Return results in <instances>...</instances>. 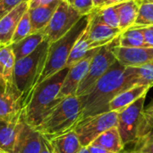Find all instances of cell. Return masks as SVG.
<instances>
[{
  "label": "cell",
  "instance_id": "cell-21",
  "mask_svg": "<svg viewBox=\"0 0 153 153\" xmlns=\"http://www.w3.org/2000/svg\"><path fill=\"white\" fill-rule=\"evenodd\" d=\"M48 141L55 153H78L82 147L74 130Z\"/></svg>",
  "mask_w": 153,
  "mask_h": 153
},
{
  "label": "cell",
  "instance_id": "cell-47",
  "mask_svg": "<svg viewBox=\"0 0 153 153\" xmlns=\"http://www.w3.org/2000/svg\"><path fill=\"white\" fill-rule=\"evenodd\" d=\"M1 1H2V0H0V2H1Z\"/></svg>",
  "mask_w": 153,
  "mask_h": 153
},
{
  "label": "cell",
  "instance_id": "cell-19",
  "mask_svg": "<svg viewBox=\"0 0 153 153\" xmlns=\"http://www.w3.org/2000/svg\"><path fill=\"white\" fill-rule=\"evenodd\" d=\"M60 0H56L50 4L39 6L28 10L31 24V34L44 29L50 22L55 11L56 10Z\"/></svg>",
  "mask_w": 153,
  "mask_h": 153
},
{
  "label": "cell",
  "instance_id": "cell-28",
  "mask_svg": "<svg viewBox=\"0 0 153 153\" xmlns=\"http://www.w3.org/2000/svg\"><path fill=\"white\" fill-rule=\"evenodd\" d=\"M31 34V24L29 12L27 11L19 22L12 39V44L17 43Z\"/></svg>",
  "mask_w": 153,
  "mask_h": 153
},
{
  "label": "cell",
  "instance_id": "cell-7",
  "mask_svg": "<svg viewBox=\"0 0 153 153\" xmlns=\"http://www.w3.org/2000/svg\"><path fill=\"white\" fill-rule=\"evenodd\" d=\"M117 39L118 38L116 39L113 42L101 47L97 54L93 56L88 72L78 87L76 92L77 97L85 94L117 61L112 48L117 43Z\"/></svg>",
  "mask_w": 153,
  "mask_h": 153
},
{
  "label": "cell",
  "instance_id": "cell-5",
  "mask_svg": "<svg viewBox=\"0 0 153 153\" xmlns=\"http://www.w3.org/2000/svg\"><path fill=\"white\" fill-rule=\"evenodd\" d=\"M49 42L44 40L31 54L15 61L13 80L23 100L33 89L45 66Z\"/></svg>",
  "mask_w": 153,
  "mask_h": 153
},
{
  "label": "cell",
  "instance_id": "cell-37",
  "mask_svg": "<svg viewBox=\"0 0 153 153\" xmlns=\"http://www.w3.org/2000/svg\"><path fill=\"white\" fill-rule=\"evenodd\" d=\"M87 147H88V150H89L90 153H114L100 147V146L94 145V144H90Z\"/></svg>",
  "mask_w": 153,
  "mask_h": 153
},
{
  "label": "cell",
  "instance_id": "cell-45",
  "mask_svg": "<svg viewBox=\"0 0 153 153\" xmlns=\"http://www.w3.org/2000/svg\"><path fill=\"white\" fill-rule=\"evenodd\" d=\"M0 153H7V152H4V151L0 150Z\"/></svg>",
  "mask_w": 153,
  "mask_h": 153
},
{
  "label": "cell",
  "instance_id": "cell-44",
  "mask_svg": "<svg viewBox=\"0 0 153 153\" xmlns=\"http://www.w3.org/2000/svg\"><path fill=\"white\" fill-rule=\"evenodd\" d=\"M124 153H140L138 152H135V151H132V152H123Z\"/></svg>",
  "mask_w": 153,
  "mask_h": 153
},
{
  "label": "cell",
  "instance_id": "cell-4",
  "mask_svg": "<svg viewBox=\"0 0 153 153\" xmlns=\"http://www.w3.org/2000/svg\"><path fill=\"white\" fill-rule=\"evenodd\" d=\"M88 22L89 15L82 16L65 35L56 41L49 43L45 66L35 86L66 67L72 48L87 28Z\"/></svg>",
  "mask_w": 153,
  "mask_h": 153
},
{
  "label": "cell",
  "instance_id": "cell-17",
  "mask_svg": "<svg viewBox=\"0 0 153 153\" xmlns=\"http://www.w3.org/2000/svg\"><path fill=\"white\" fill-rule=\"evenodd\" d=\"M25 120L23 116L11 120H0V150L7 153H13L19 133Z\"/></svg>",
  "mask_w": 153,
  "mask_h": 153
},
{
  "label": "cell",
  "instance_id": "cell-10",
  "mask_svg": "<svg viewBox=\"0 0 153 153\" xmlns=\"http://www.w3.org/2000/svg\"><path fill=\"white\" fill-rule=\"evenodd\" d=\"M88 15L89 22L86 30L91 49L101 48L113 42L123 33L120 28H112L101 22L95 9Z\"/></svg>",
  "mask_w": 153,
  "mask_h": 153
},
{
  "label": "cell",
  "instance_id": "cell-2",
  "mask_svg": "<svg viewBox=\"0 0 153 153\" xmlns=\"http://www.w3.org/2000/svg\"><path fill=\"white\" fill-rule=\"evenodd\" d=\"M68 70L69 68L65 67L43 81L24 98L22 116L28 125L36 128L48 111L60 100L58 94Z\"/></svg>",
  "mask_w": 153,
  "mask_h": 153
},
{
  "label": "cell",
  "instance_id": "cell-13",
  "mask_svg": "<svg viewBox=\"0 0 153 153\" xmlns=\"http://www.w3.org/2000/svg\"><path fill=\"white\" fill-rule=\"evenodd\" d=\"M45 138L34 127L24 122L17 137L13 153H40Z\"/></svg>",
  "mask_w": 153,
  "mask_h": 153
},
{
  "label": "cell",
  "instance_id": "cell-41",
  "mask_svg": "<svg viewBox=\"0 0 153 153\" xmlns=\"http://www.w3.org/2000/svg\"><path fill=\"white\" fill-rule=\"evenodd\" d=\"M103 0H93V4L94 8H100L102 5Z\"/></svg>",
  "mask_w": 153,
  "mask_h": 153
},
{
  "label": "cell",
  "instance_id": "cell-31",
  "mask_svg": "<svg viewBox=\"0 0 153 153\" xmlns=\"http://www.w3.org/2000/svg\"><path fill=\"white\" fill-rule=\"evenodd\" d=\"M151 139H153V118L141 131L138 132L137 140L135 143H142Z\"/></svg>",
  "mask_w": 153,
  "mask_h": 153
},
{
  "label": "cell",
  "instance_id": "cell-39",
  "mask_svg": "<svg viewBox=\"0 0 153 153\" xmlns=\"http://www.w3.org/2000/svg\"><path fill=\"white\" fill-rule=\"evenodd\" d=\"M40 153H55L47 139H45V141H44V145H43V148H42Z\"/></svg>",
  "mask_w": 153,
  "mask_h": 153
},
{
  "label": "cell",
  "instance_id": "cell-3",
  "mask_svg": "<svg viewBox=\"0 0 153 153\" xmlns=\"http://www.w3.org/2000/svg\"><path fill=\"white\" fill-rule=\"evenodd\" d=\"M82 117V107L77 96L60 99L45 115L35 128L42 136L49 140L73 131Z\"/></svg>",
  "mask_w": 153,
  "mask_h": 153
},
{
  "label": "cell",
  "instance_id": "cell-26",
  "mask_svg": "<svg viewBox=\"0 0 153 153\" xmlns=\"http://www.w3.org/2000/svg\"><path fill=\"white\" fill-rule=\"evenodd\" d=\"M151 26H153V4H143L139 6L136 20L131 28L142 29Z\"/></svg>",
  "mask_w": 153,
  "mask_h": 153
},
{
  "label": "cell",
  "instance_id": "cell-32",
  "mask_svg": "<svg viewBox=\"0 0 153 153\" xmlns=\"http://www.w3.org/2000/svg\"><path fill=\"white\" fill-rule=\"evenodd\" d=\"M23 1L27 0H2L0 2V19Z\"/></svg>",
  "mask_w": 153,
  "mask_h": 153
},
{
  "label": "cell",
  "instance_id": "cell-20",
  "mask_svg": "<svg viewBox=\"0 0 153 153\" xmlns=\"http://www.w3.org/2000/svg\"><path fill=\"white\" fill-rule=\"evenodd\" d=\"M46 39L47 35L44 30L42 29L35 33L29 35L28 37H26L25 39H22L17 43L11 44L15 59L18 60L24 56H29Z\"/></svg>",
  "mask_w": 153,
  "mask_h": 153
},
{
  "label": "cell",
  "instance_id": "cell-46",
  "mask_svg": "<svg viewBox=\"0 0 153 153\" xmlns=\"http://www.w3.org/2000/svg\"><path fill=\"white\" fill-rule=\"evenodd\" d=\"M121 153H124V152H121Z\"/></svg>",
  "mask_w": 153,
  "mask_h": 153
},
{
  "label": "cell",
  "instance_id": "cell-24",
  "mask_svg": "<svg viewBox=\"0 0 153 153\" xmlns=\"http://www.w3.org/2000/svg\"><path fill=\"white\" fill-rule=\"evenodd\" d=\"M86 29L83 31V33L80 36V38L77 39V41L75 42L74 46L72 48V51L70 53V56L66 63V67L68 68L74 65L82 59H83L91 50V42L88 38V33Z\"/></svg>",
  "mask_w": 153,
  "mask_h": 153
},
{
  "label": "cell",
  "instance_id": "cell-18",
  "mask_svg": "<svg viewBox=\"0 0 153 153\" xmlns=\"http://www.w3.org/2000/svg\"><path fill=\"white\" fill-rule=\"evenodd\" d=\"M151 88L145 85H135L117 94L109 104V110L119 112L136 101L142 96L147 94Z\"/></svg>",
  "mask_w": 153,
  "mask_h": 153
},
{
  "label": "cell",
  "instance_id": "cell-16",
  "mask_svg": "<svg viewBox=\"0 0 153 153\" xmlns=\"http://www.w3.org/2000/svg\"><path fill=\"white\" fill-rule=\"evenodd\" d=\"M23 98L20 93L10 92L0 86V120L11 121L22 115Z\"/></svg>",
  "mask_w": 153,
  "mask_h": 153
},
{
  "label": "cell",
  "instance_id": "cell-42",
  "mask_svg": "<svg viewBox=\"0 0 153 153\" xmlns=\"http://www.w3.org/2000/svg\"><path fill=\"white\" fill-rule=\"evenodd\" d=\"M78 153H90V152L88 150V147H82V149Z\"/></svg>",
  "mask_w": 153,
  "mask_h": 153
},
{
  "label": "cell",
  "instance_id": "cell-36",
  "mask_svg": "<svg viewBox=\"0 0 153 153\" xmlns=\"http://www.w3.org/2000/svg\"><path fill=\"white\" fill-rule=\"evenodd\" d=\"M56 0H29V8H36L39 6H45L50 4Z\"/></svg>",
  "mask_w": 153,
  "mask_h": 153
},
{
  "label": "cell",
  "instance_id": "cell-15",
  "mask_svg": "<svg viewBox=\"0 0 153 153\" xmlns=\"http://www.w3.org/2000/svg\"><path fill=\"white\" fill-rule=\"evenodd\" d=\"M28 10L29 0L23 1L0 19V45L8 46L12 44V39L16 27Z\"/></svg>",
  "mask_w": 153,
  "mask_h": 153
},
{
  "label": "cell",
  "instance_id": "cell-23",
  "mask_svg": "<svg viewBox=\"0 0 153 153\" xmlns=\"http://www.w3.org/2000/svg\"><path fill=\"white\" fill-rule=\"evenodd\" d=\"M115 6L118 13L119 28L125 31L134 25L139 11V5L134 0H131Z\"/></svg>",
  "mask_w": 153,
  "mask_h": 153
},
{
  "label": "cell",
  "instance_id": "cell-43",
  "mask_svg": "<svg viewBox=\"0 0 153 153\" xmlns=\"http://www.w3.org/2000/svg\"><path fill=\"white\" fill-rule=\"evenodd\" d=\"M60 1H63V2H65V3H67V4H69L72 5L74 0H60Z\"/></svg>",
  "mask_w": 153,
  "mask_h": 153
},
{
  "label": "cell",
  "instance_id": "cell-38",
  "mask_svg": "<svg viewBox=\"0 0 153 153\" xmlns=\"http://www.w3.org/2000/svg\"><path fill=\"white\" fill-rule=\"evenodd\" d=\"M127 1H131V0H103L102 5L100 7H105V6H114V5H117L120 4L122 3L127 2Z\"/></svg>",
  "mask_w": 153,
  "mask_h": 153
},
{
  "label": "cell",
  "instance_id": "cell-29",
  "mask_svg": "<svg viewBox=\"0 0 153 153\" xmlns=\"http://www.w3.org/2000/svg\"><path fill=\"white\" fill-rule=\"evenodd\" d=\"M137 83L152 88L153 86V60L150 63L137 67Z\"/></svg>",
  "mask_w": 153,
  "mask_h": 153
},
{
  "label": "cell",
  "instance_id": "cell-1",
  "mask_svg": "<svg viewBox=\"0 0 153 153\" xmlns=\"http://www.w3.org/2000/svg\"><path fill=\"white\" fill-rule=\"evenodd\" d=\"M135 85H138L137 68L125 67L116 61L85 94L78 97L82 107L81 120L110 111V101Z\"/></svg>",
  "mask_w": 153,
  "mask_h": 153
},
{
  "label": "cell",
  "instance_id": "cell-35",
  "mask_svg": "<svg viewBox=\"0 0 153 153\" xmlns=\"http://www.w3.org/2000/svg\"><path fill=\"white\" fill-rule=\"evenodd\" d=\"M145 43L149 48H153V26L142 28Z\"/></svg>",
  "mask_w": 153,
  "mask_h": 153
},
{
  "label": "cell",
  "instance_id": "cell-22",
  "mask_svg": "<svg viewBox=\"0 0 153 153\" xmlns=\"http://www.w3.org/2000/svg\"><path fill=\"white\" fill-rule=\"evenodd\" d=\"M91 144L100 146L114 153H121L125 148L117 126L102 133Z\"/></svg>",
  "mask_w": 153,
  "mask_h": 153
},
{
  "label": "cell",
  "instance_id": "cell-12",
  "mask_svg": "<svg viewBox=\"0 0 153 153\" xmlns=\"http://www.w3.org/2000/svg\"><path fill=\"white\" fill-rule=\"evenodd\" d=\"M117 61L125 67H141L153 60V48H126L117 43L112 48Z\"/></svg>",
  "mask_w": 153,
  "mask_h": 153
},
{
  "label": "cell",
  "instance_id": "cell-6",
  "mask_svg": "<svg viewBox=\"0 0 153 153\" xmlns=\"http://www.w3.org/2000/svg\"><path fill=\"white\" fill-rule=\"evenodd\" d=\"M118 112L108 111L104 114L81 120L74 129L82 147L91 144L97 137L107 130L117 126Z\"/></svg>",
  "mask_w": 153,
  "mask_h": 153
},
{
  "label": "cell",
  "instance_id": "cell-30",
  "mask_svg": "<svg viewBox=\"0 0 153 153\" xmlns=\"http://www.w3.org/2000/svg\"><path fill=\"white\" fill-rule=\"evenodd\" d=\"M72 6L82 16L90 14L93 9V0H74Z\"/></svg>",
  "mask_w": 153,
  "mask_h": 153
},
{
  "label": "cell",
  "instance_id": "cell-27",
  "mask_svg": "<svg viewBox=\"0 0 153 153\" xmlns=\"http://www.w3.org/2000/svg\"><path fill=\"white\" fill-rule=\"evenodd\" d=\"M94 9L96 10L98 16L101 22L112 28H119V18L115 5Z\"/></svg>",
  "mask_w": 153,
  "mask_h": 153
},
{
  "label": "cell",
  "instance_id": "cell-34",
  "mask_svg": "<svg viewBox=\"0 0 153 153\" xmlns=\"http://www.w3.org/2000/svg\"><path fill=\"white\" fill-rule=\"evenodd\" d=\"M134 151L140 153H153V139L135 143Z\"/></svg>",
  "mask_w": 153,
  "mask_h": 153
},
{
  "label": "cell",
  "instance_id": "cell-14",
  "mask_svg": "<svg viewBox=\"0 0 153 153\" xmlns=\"http://www.w3.org/2000/svg\"><path fill=\"white\" fill-rule=\"evenodd\" d=\"M15 61L11 45H0V86L7 91L20 93L13 80Z\"/></svg>",
  "mask_w": 153,
  "mask_h": 153
},
{
  "label": "cell",
  "instance_id": "cell-9",
  "mask_svg": "<svg viewBox=\"0 0 153 153\" xmlns=\"http://www.w3.org/2000/svg\"><path fill=\"white\" fill-rule=\"evenodd\" d=\"M146 94L136 101L118 112L117 129L124 146L135 143L138 135V129L144 109Z\"/></svg>",
  "mask_w": 153,
  "mask_h": 153
},
{
  "label": "cell",
  "instance_id": "cell-8",
  "mask_svg": "<svg viewBox=\"0 0 153 153\" xmlns=\"http://www.w3.org/2000/svg\"><path fill=\"white\" fill-rule=\"evenodd\" d=\"M82 17L71 4L60 1L50 22L43 29L47 40L55 42L65 35Z\"/></svg>",
  "mask_w": 153,
  "mask_h": 153
},
{
  "label": "cell",
  "instance_id": "cell-25",
  "mask_svg": "<svg viewBox=\"0 0 153 153\" xmlns=\"http://www.w3.org/2000/svg\"><path fill=\"white\" fill-rule=\"evenodd\" d=\"M118 46L126 48H149L145 43L142 29L130 28L118 37Z\"/></svg>",
  "mask_w": 153,
  "mask_h": 153
},
{
  "label": "cell",
  "instance_id": "cell-40",
  "mask_svg": "<svg viewBox=\"0 0 153 153\" xmlns=\"http://www.w3.org/2000/svg\"><path fill=\"white\" fill-rule=\"evenodd\" d=\"M139 6L143 4H153V0H134Z\"/></svg>",
  "mask_w": 153,
  "mask_h": 153
},
{
  "label": "cell",
  "instance_id": "cell-11",
  "mask_svg": "<svg viewBox=\"0 0 153 153\" xmlns=\"http://www.w3.org/2000/svg\"><path fill=\"white\" fill-rule=\"evenodd\" d=\"M100 48H93L90 51V53L81 61L76 63L74 65L71 66L68 70V73L64 80L62 84L60 92L58 94L59 99H63L68 96H76V92L78 87L86 75L90 64L93 58V56L97 54Z\"/></svg>",
  "mask_w": 153,
  "mask_h": 153
},
{
  "label": "cell",
  "instance_id": "cell-33",
  "mask_svg": "<svg viewBox=\"0 0 153 153\" xmlns=\"http://www.w3.org/2000/svg\"><path fill=\"white\" fill-rule=\"evenodd\" d=\"M153 118V100L149 103V105L144 108L143 112V116L141 118V122H140V126H139V129L138 132L141 131L152 119Z\"/></svg>",
  "mask_w": 153,
  "mask_h": 153
}]
</instances>
